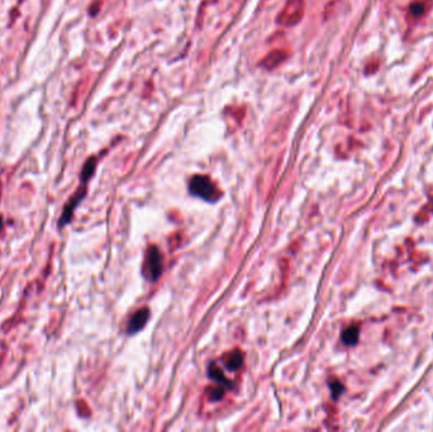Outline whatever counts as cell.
<instances>
[{
  "mask_svg": "<svg viewBox=\"0 0 433 432\" xmlns=\"http://www.w3.org/2000/svg\"><path fill=\"white\" fill-rule=\"evenodd\" d=\"M1 227H3V218L0 217V230H1Z\"/></svg>",
  "mask_w": 433,
  "mask_h": 432,
  "instance_id": "4fadbf2b",
  "label": "cell"
},
{
  "mask_svg": "<svg viewBox=\"0 0 433 432\" xmlns=\"http://www.w3.org/2000/svg\"><path fill=\"white\" fill-rule=\"evenodd\" d=\"M208 375H209V378L211 379H213L214 381L222 384L223 387L233 388V384L231 383V380H229L228 378H226V375L223 374L222 370H220L216 364H211V365H209V368H208Z\"/></svg>",
  "mask_w": 433,
  "mask_h": 432,
  "instance_id": "8992f818",
  "label": "cell"
},
{
  "mask_svg": "<svg viewBox=\"0 0 433 432\" xmlns=\"http://www.w3.org/2000/svg\"><path fill=\"white\" fill-rule=\"evenodd\" d=\"M358 335H360V332H358V328L355 327V326H351V327L346 328V330L343 331V333H342L343 344H345V345H349V346L355 345L358 340Z\"/></svg>",
  "mask_w": 433,
  "mask_h": 432,
  "instance_id": "9c48e42d",
  "label": "cell"
},
{
  "mask_svg": "<svg viewBox=\"0 0 433 432\" xmlns=\"http://www.w3.org/2000/svg\"><path fill=\"white\" fill-rule=\"evenodd\" d=\"M189 190L192 195L208 202H216L219 198V193L216 190V185L212 183L209 177L203 176V175L192 176L189 183Z\"/></svg>",
  "mask_w": 433,
  "mask_h": 432,
  "instance_id": "6da1fadb",
  "label": "cell"
},
{
  "mask_svg": "<svg viewBox=\"0 0 433 432\" xmlns=\"http://www.w3.org/2000/svg\"><path fill=\"white\" fill-rule=\"evenodd\" d=\"M94 169H95V160L91 159L89 160V161L86 162V165L84 166V170H82V175H81L82 180L84 181L87 180V179L93 175Z\"/></svg>",
  "mask_w": 433,
  "mask_h": 432,
  "instance_id": "30bf717a",
  "label": "cell"
},
{
  "mask_svg": "<svg viewBox=\"0 0 433 432\" xmlns=\"http://www.w3.org/2000/svg\"><path fill=\"white\" fill-rule=\"evenodd\" d=\"M224 363H226L227 369L231 370V372H236L244 364V355L240 350H235V351H232L231 354L227 355Z\"/></svg>",
  "mask_w": 433,
  "mask_h": 432,
  "instance_id": "ba28073f",
  "label": "cell"
},
{
  "mask_svg": "<svg viewBox=\"0 0 433 432\" xmlns=\"http://www.w3.org/2000/svg\"><path fill=\"white\" fill-rule=\"evenodd\" d=\"M84 194H85V190H82L81 194H80V192H79L75 198H72L71 201H70V204L67 205L66 209L63 210V214L60 219V226L66 225V223L70 222V219H71V217H72V213H74V209H75L76 205H78L79 203L81 202Z\"/></svg>",
  "mask_w": 433,
  "mask_h": 432,
  "instance_id": "52a82bcc",
  "label": "cell"
},
{
  "mask_svg": "<svg viewBox=\"0 0 433 432\" xmlns=\"http://www.w3.org/2000/svg\"><path fill=\"white\" fill-rule=\"evenodd\" d=\"M286 58V54L283 50H275V51L270 52L268 56H265L264 60L261 61V66L265 69H275L277 65L283 62Z\"/></svg>",
  "mask_w": 433,
  "mask_h": 432,
  "instance_id": "5b68a950",
  "label": "cell"
},
{
  "mask_svg": "<svg viewBox=\"0 0 433 432\" xmlns=\"http://www.w3.org/2000/svg\"><path fill=\"white\" fill-rule=\"evenodd\" d=\"M331 389H332V393H333V397L336 398V397H338L341 394L343 387L340 384V383H333V384H331Z\"/></svg>",
  "mask_w": 433,
  "mask_h": 432,
  "instance_id": "7c38bea8",
  "label": "cell"
},
{
  "mask_svg": "<svg viewBox=\"0 0 433 432\" xmlns=\"http://www.w3.org/2000/svg\"><path fill=\"white\" fill-rule=\"evenodd\" d=\"M162 256L160 254L159 249L155 246H151L147 250V254H146V258H144V265H143V273L144 276L150 279L151 282H155L160 278V275L162 274Z\"/></svg>",
  "mask_w": 433,
  "mask_h": 432,
  "instance_id": "7a4b0ae2",
  "label": "cell"
},
{
  "mask_svg": "<svg viewBox=\"0 0 433 432\" xmlns=\"http://www.w3.org/2000/svg\"><path fill=\"white\" fill-rule=\"evenodd\" d=\"M148 318H150V309L148 308L139 309L138 312H135V315L132 316V318H131L130 323H128V327H127L128 333H130V335H133V333L141 331L142 328L144 327V324L147 323Z\"/></svg>",
  "mask_w": 433,
  "mask_h": 432,
  "instance_id": "277c9868",
  "label": "cell"
},
{
  "mask_svg": "<svg viewBox=\"0 0 433 432\" xmlns=\"http://www.w3.org/2000/svg\"><path fill=\"white\" fill-rule=\"evenodd\" d=\"M304 0H288L283 12L279 15V23L285 26H294L299 23L303 17Z\"/></svg>",
  "mask_w": 433,
  "mask_h": 432,
  "instance_id": "3957f363",
  "label": "cell"
},
{
  "mask_svg": "<svg viewBox=\"0 0 433 432\" xmlns=\"http://www.w3.org/2000/svg\"><path fill=\"white\" fill-rule=\"evenodd\" d=\"M209 397L213 401H219V399H222L224 397V389L223 388H213L209 392Z\"/></svg>",
  "mask_w": 433,
  "mask_h": 432,
  "instance_id": "8fae6325",
  "label": "cell"
}]
</instances>
